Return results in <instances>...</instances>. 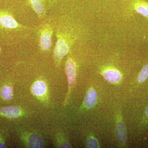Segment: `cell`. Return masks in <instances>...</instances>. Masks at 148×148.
<instances>
[{
	"mask_svg": "<svg viewBox=\"0 0 148 148\" xmlns=\"http://www.w3.org/2000/svg\"><path fill=\"white\" fill-rule=\"evenodd\" d=\"M5 147V141L4 139L3 136L2 134H0V148Z\"/></svg>",
	"mask_w": 148,
	"mask_h": 148,
	"instance_id": "obj_17",
	"label": "cell"
},
{
	"mask_svg": "<svg viewBox=\"0 0 148 148\" xmlns=\"http://www.w3.org/2000/svg\"><path fill=\"white\" fill-rule=\"evenodd\" d=\"M86 147L89 148H100L98 140L94 136L90 135L88 138Z\"/></svg>",
	"mask_w": 148,
	"mask_h": 148,
	"instance_id": "obj_16",
	"label": "cell"
},
{
	"mask_svg": "<svg viewBox=\"0 0 148 148\" xmlns=\"http://www.w3.org/2000/svg\"><path fill=\"white\" fill-rule=\"evenodd\" d=\"M38 45L42 52H48L52 46V36L54 31L53 25L50 22L44 21L37 29Z\"/></svg>",
	"mask_w": 148,
	"mask_h": 148,
	"instance_id": "obj_2",
	"label": "cell"
},
{
	"mask_svg": "<svg viewBox=\"0 0 148 148\" xmlns=\"http://www.w3.org/2000/svg\"><path fill=\"white\" fill-rule=\"evenodd\" d=\"M1 47H0V51H1Z\"/></svg>",
	"mask_w": 148,
	"mask_h": 148,
	"instance_id": "obj_19",
	"label": "cell"
},
{
	"mask_svg": "<svg viewBox=\"0 0 148 148\" xmlns=\"http://www.w3.org/2000/svg\"><path fill=\"white\" fill-rule=\"evenodd\" d=\"M76 71V64L73 58H72L71 56H68L66 64V71L69 84V92L68 93V95L66 96L64 105H66L67 100L69 97L71 89L75 83Z\"/></svg>",
	"mask_w": 148,
	"mask_h": 148,
	"instance_id": "obj_6",
	"label": "cell"
},
{
	"mask_svg": "<svg viewBox=\"0 0 148 148\" xmlns=\"http://www.w3.org/2000/svg\"><path fill=\"white\" fill-rule=\"evenodd\" d=\"M116 133L118 140L123 146H125L127 140L126 126L120 112L119 111L116 119Z\"/></svg>",
	"mask_w": 148,
	"mask_h": 148,
	"instance_id": "obj_7",
	"label": "cell"
},
{
	"mask_svg": "<svg viewBox=\"0 0 148 148\" xmlns=\"http://www.w3.org/2000/svg\"><path fill=\"white\" fill-rule=\"evenodd\" d=\"M57 41L53 50V57L56 65H59L61 60L69 53L72 45L77 39L75 33L72 29L59 26L56 29Z\"/></svg>",
	"mask_w": 148,
	"mask_h": 148,
	"instance_id": "obj_1",
	"label": "cell"
},
{
	"mask_svg": "<svg viewBox=\"0 0 148 148\" xmlns=\"http://www.w3.org/2000/svg\"><path fill=\"white\" fill-rule=\"evenodd\" d=\"M39 18H42L56 0H28Z\"/></svg>",
	"mask_w": 148,
	"mask_h": 148,
	"instance_id": "obj_5",
	"label": "cell"
},
{
	"mask_svg": "<svg viewBox=\"0 0 148 148\" xmlns=\"http://www.w3.org/2000/svg\"><path fill=\"white\" fill-rule=\"evenodd\" d=\"M143 121H144V123H148V107L146 109L145 116L144 117Z\"/></svg>",
	"mask_w": 148,
	"mask_h": 148,
	"instance_id": "obj_18",
	"label": "cell"
},
{
	"mask_svg": "<svg viewBox=\"0 0 148 148\" xmlns=\"http://www.w3.org/2000/svg\"><path fill=\"white\" fill-rule=\"evenodd\" d=\"M1 94L4 99L10 101L13 96V89L10 86H5L2 88Z\"/></svg>",
	"mask_w": 148,
	"mask_h": 148,
	"instance_id": "obj_14",
	"label": "cell"
},
{
	"mask_svg": "<svg viewBox=\"0 0 148 148\" xmlns=\"http://www.w3.org/2000/svg\"><path fill=\"white\" fill-rule=\"evenodd\" d=\"M97 99V93L96 90L92 88H90L86 92L82 107L86 109L91 108L95 106Z\"/></svg>",
	"mask_w": 148,
	"mask_h": 148,
	"instance_id": "obj_11",
	"label": "cell"
},
{
	"mask_svg": "<svg viewBox=\"0 0 148 148\" xmlns=\"http://www.w3.org/2000/svg\"><path fill=\"white\" fill-rule=\"evenodd\" d=\"M25 114L24 110L17 106H5L0 109V114L8 118H17Z\"/></svg>",
	"mask_w": 148,
	"mask_h": 148,
	"instance_id": "obj_9",
	"label": "cell"
},
{
	"mask_svg": "<svg viewBox=\"0 0 148 148\" xmlns=\"http://www.w3.org/2000/svg\"><path fill=\"white\" fill-rule=\"evenodd\" d=\"M0 27L7 30L23 31L29 29L21 25L15 20L11 14L5 11L0 10Z\"/></svg>",
	"mask_w": 148,
	"mask_h": 148,
	"instance_id": "obj_4",
	"label": "cell"
},
{
	"mask_svg": "<svg viewBox=\"0 0 148 148\" xmlns=\"http://www.w3.org/2000/svg\"><path fill=\"white\" fill-rule=\"evenodd\" d=\"M32 92L38 99L42 101L48 99V88L46 83L39 79L34 82L32 86Z\"/></svg>",
	"mask_w": 148,
	"mask_h": 148,
	"instance_id": "obj_8",
	"label": "cell"
},
{
	"mask_svg": "<svg viewBox=\"0 0 148 148\" xmlns=\"http://www.w3.org/2000/svg\"><path fill=\"white\" fill-rule=\"evenodd\" d=\"M18 136L24 146L27 148H40L44 146V140L38 132L18 129Z\"/></svg>",
	"mask_w": 148,
	"mask_h": 148,
	"instance_id": "obj_3",
	"label": "cell"
},
{
	"mask_svg": "<svg viewBox=\"0 0 148 148\" xmlns=\"http://www.w3.org/2000/svg\"><path fill=\"white\" fill-rule=\"evenodd\" d=\"M148 77V64L145 65L140 72L138 75V82L139 83H142L147 79Z\"/></svg>",
	"mask_w": 148,
	"mask_h": 148,
	"instance_id": "obj_15",
	"label": "cell"
},
{
	"mask_svg": "<svg viewBox=\"0 0 148 148\" xmlns=\"http://www.w3.org/2000/svg\"><path fill=\"white\" fill-rule=\"evenodd\" d=\"M55 147L70 148L73 147L69 142L68 138L62 131H59L56 134L54 140Z\"/></svg>",
	"mask_w": 148,
	"mask_h": 148,
	"instance_id": "obj_12",
	"label": "cell"
},
{
	"mask_svg": "<svg viewBox=\"0 0 148 148\" xmlns=\"http://www.w3.org/2000/svg\"><path fill=\"white\" fill-rule=\"evenodd\" d=\"M134 8L137 12L148 18V3L143 0H135Z\"/></svg>",
	"mask_w": 148,
	"mask_h": 148,
	"instance_id": "obj_13",
	"label": "cell"
},
{
	"mask_svg": "<svg viewBox=\"0 0 148 148\" xmlns=\"http://www.w3.org/2000/svg\"><path fill=\"white\" fill-rule=\"evenodd\" d=\"M102 75L106 80L112 84L119 83L122 79L120 72L114 68H107L103 71Z\"/></svg>",
	"mask_w": 148,
	"mask_h": 148,
	"instance_id": "obj_10",
	"label": "cell"
}]
</instances>
